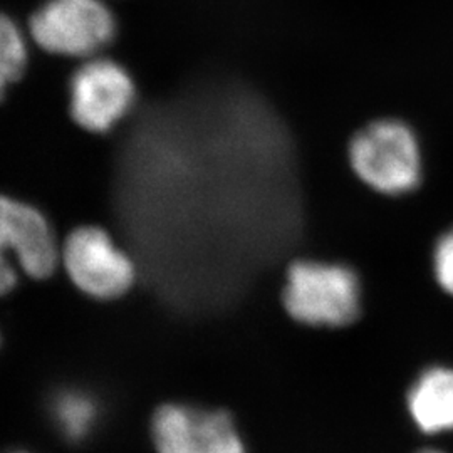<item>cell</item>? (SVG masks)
Returning a JSON list of instances; mask_svg holds the SVG:
<instances>
[{"mask_svg":"<svg viewBox=\"0 0 453 453\" xmlns=\"http://www.w3.org/2000/svg\"><path fill=\"white\" fill-rule=\"evenodd\" d=\"M65 273L80 291L96 299H114L130 291L134 264L97 226L74 230L61 250Z\"/></svg>","mask_w":453,"mask_h":453,"instance_id":"cell-6","label":"cell"},{"mask_svg":"<svg viewBox=\"0 0 453 453\" xmlns=\"http://www.w3.org/2000/svg\"><path fill=\"white\" fill-rule=\"evenodd\" d=\"M349 163L357 179L378 194L405 195L420 183L417 134L396 119H380L357 131L349 145Z\"/></svg>","mask_w":453,"mask_h":453,"instance_id":"cell-2","label":"cell"},{"mask_svg":"<svg viewBox=\"0 0 453 453\" xmlns=\"http://www.w3.org/2000/svg\"><path fill=\"white\" fill-rule=\"evenodd\" d=\"M434 273L440 288L453 296V228L445 232L434 252Z\"/></svg>","mask_w":453,"mask_h":453,"instance_id":"cell-11","label":"cell"},{"mask_svg":"<svg viewBox=\"0 0 453 453\" xmlns=\"http://www.w3.org/2000/svg\"><path fill=\"white\" fill-rule=\"evenodd\" d=\"M421 453H443V452H440V450H425V452H421Z\"/></svg>","mask_w":453,"mask_h":453,"instance_id":"cell-12","label":"cell"},{"mask_svg":"<svg viewBox=\"0 0 453 453\" xmlns=\"http://www.w3.org/2000/svg\"><path fill=\"white\" fill-rule=\"evenodd\" d=\"M284 306L297 323L342 327L361 312V282L342 264L299 260L288 271Z\"/></svg>","mask_w":453,"mask_h":453,"instance_id":"cell-1","label":"cell"},{"mask_svg":"<svg viewBox=\"0 0 453 453\" xmlns=\"http://www.w3.org/2000/svg\"><path fill=\"white\" fill-rule=\"evenodd\" d=\"M157 453H247L241 432L224 410L165 403L151 417Z\"/></svg>","mask_w":453,"mask_h":453,"instance_id":"cell-5","label":"cell"},{"mask_svg":"<svg viewBox=\"0 0 453 453\" xmlns=\"http://www.w3.org/2000/svg\"><path fill=\"white\" fill-rule=\"evenodd\" d=\"M71 116L93 133H106L130 111L134 84L125 67L111 59H89L71 80Z\"/></svg>","mask_w":453,"mask_h":453,"instance_id":"cell-7","label":"cell"},{"mask_svg":"<svg viewBox=\"0 0 453 453\" xmlns=\"http://www.w3.org/2000/svg\"><path fill=\"white\" fill-rule=\"evenodd\" d=\"M413 423L426 435L453 432V368L434 366L421 372L406 396Z\"/></svg>","mask_w":453,"mask_h":453,"instance_id":"cell-8","label":"cell"},{"mask_svg":"<svg viewBox=\"0 0 453 453\" xmlns=\"http://www.w3.org/2000/svg\"><path fill=\"white\" fill-rule=\"evenodd\" d=\"M27 65V46L16 24L0 14V101Z\"/></svg>","mask_w":453,"mask_h":453,"instance_id":"cell-10","label":"cell"},{"mask_svg":"<svg viewBox=\"0 0 453 453\" xmlns=\"http://www.w3.org/2000/svg\"><path fill=\"white\" fill-rule=\"evenodd\" d=\"M61 252L46 217L27 203L0 195V296L12 291L19 269L34 279L56 271Z\"/></svg>","mask_w":453,"mask_h":453,"instance_id":"cell-3","label":"cell"},{"mask_svg":"<svg viewBox=\"0 0 453 453\" xmlns=\"http://www.w3.org/2000/svg\"><path fill=\"white\" fill-rule=\"evenodd\" d=\"M49 417L61 437L71 443H81L96 432L103 406L89 391L61 389L49 403Z\"/></svg>","mask_w":453,"mask_h":453,"instance_id":"cell-9","label":"cell"},{"mask_svg":"<svg viewBox=\"0 0 453 453\" xmlns=\"http://www.w3.org/2000/svg\"><path fill=\"white\" fill-rule=\"evenodd\" d=\"M9 453H29V452H24V450H14V452H9Z\"/></svg>","mask_w":453,"mask_h":453,"instance_id":"cell-13","label":"cell"},{"mask_svg":"<svg viewBox=\"0 0 453 453\" xmlns=\"http://www.w3.org/2000/svg\"><path fill=\"white\" fill-rule=\"evenodd\" d=\"M114 31L113 14L101 0H48L31 19L35 44L67 58L95 56Z\"/></svg>","mask_w":453,"mask_h":453,"instance_id":"cell-4","label":"cell"}]
</instances>
